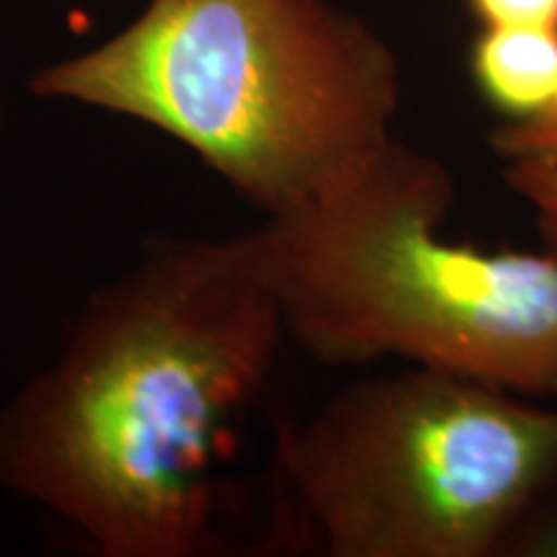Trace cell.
<instances>
[{"instance_id": "6da1fadb", "label": "cell", "mask_w": 557, "mask_h": 557, "mask_svg": "<svg viewBox=\"0 0 557 557\" xmlns=\"http://www.w3.org/2000/svg\"><path fill=\"white\" fill-rule=\"evenodd\" d=\"M284 338L259 227L152 243L0 406V487L103 557L205 555L222 451Z\"/></svg>"}, {"instance_id": "7a4b0ae2", "label": "cell", "mask_w": 557, "mask_h": 557, "mask_svg": "<svg viewBox=\"0 0 557 557\" xmlns=\"http://www.w3.org/2000/svg\"><path fill=\"white\" fill-rule=\"evenodd\" d=\"M29 88L171 137L271 220L393 143L403 75L393 47L331 0H145Z\"/></svg>"}, {"instance_id": "3957f363", "label": "cell", "mask_w": 557, "mask_h": 557, "mask_svg": "<svg viewBox=\"0 0 557 557\" xmlns=\"http://www.w3.org/2000/svg\"><path fill=\"white\" fill-rule=\"evenodd\" d=\"M455 201L447 163L395 137L263 222L287 338L329 367L400 359L557 400V256L447 238Z\"/></svg>"}, {"instance_id": "277c9868", "label": "cell", "mask_w": 557, "mask_h": 557, "mask_svg": "<svg viewBox=\"0 0 557 557\" xmlns=\"http://www.w3.org/2000/svg\"><path fill=\"white\" fill-rule=\"evenodd\" d=\"M274 475L287 532L329 557L513 555L557 491V408L406 364L278 423Z\"/></svg>"}, {"instance_id": "5b68a950", "label": "cell", "mask_w": 557, "mask_h": 557, "mask_svg": "<svg viewBox=\"0 0 557 557\" xmlns=\"http://www.w3.org/2000/svg\"><path fill=\"white\" fill-rule=\"evenodd\" d=\"M470 75L500 122L529 124L557 114V29L480 26Z\"/></svg>"}, {"instance_id": "8992f818", "label": "cell", "mask_w": 557, "mask_h": 557, "mask_svg": "<svg viewBox=\"0 0 557 557\" xmlns=\"http://www.w3.org/2000/svg\"><path fill=\"white\" fill-rule=\"evenodd\" d=\"M504 181L532 209L542 248L557 256V158L521 156L506 160Z\"/></svg>"}, {"instance_id": "52a82bcc", "label": "cell", "mask_w": 557, "mask_h": 557, "mask_svg": "<svg viewBox=\"0 0 557 557\" xmlns=\"http://www.w3.org/2000/svg\"><path fill=\"white\" fill-rule=\"evenodd\" d=\"M493 152L511 160L521 156H555L557 158V114L529 124L498 122L487 135Z\"/></svg>"}, {"instance_id": "ba28073f", "label": "cell", "mask_w": 557, "mask_h": 557, "mask_svg": "<svg viewBox=\"0 0 557 557\" xmlns=\"http://www.w3.org/2000/svg\"><path fill=\"white\" fill-rule=\"evenodd\" d=\"M480 26L557 29V0H468Z\"/></svg>"}, {"instance_id": "9c48e42d", "label": "cell", "mask_w": 557, "mask_h": 557, "mask_svg": "<svg viewBox=\"0 0 557 557\" xmlns=\"http://www.w3.org/2000/svg\"><path fill=\"white\" fill-rule=\"evenodd\" d=\"M0 127H3V88H0Z\"/></svg>"}]
</instances>
